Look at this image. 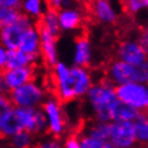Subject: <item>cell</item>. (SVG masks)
<instances>
[{"instance_id": "obj_1", "label": "cell", "mask_w": 148, "mask_h": 148, "mask_svg": "<svg viewBox=\"0 0 148 148\" xmlns=\"http://www.w3.org/2000/svg\"><path fill=\"white\" fill-rule=\"evenodd\" d=\"M86 97L97 122L110 123L112 112L118 103L116 87L108 79H103L98 83L92 84Z\"/></svg>"}, {"instance_id": "obj_2", "label": "cell", "mask_w": 148, "mask_h": 148, "mask_svg": "<svg viewBox=\"0 0 148 148\" xmlns=\"http://www.w3.org/2000/svg\"><path fill=\"white\" fill-rule=\"evenodd\" d=\"M92 84H93V75L89 69L72 65L68 79L63 84H57L55 92L60 101L70 102L75 98L86 97Z\"/></svg>"}, {"instance_id": "obj_3", "label": "cell", "mask_w": 148, "mask_h": 148, "mask_svg": "<svg viewBox=\"0 0 148 148\" xmlns=\"http://www.w3.org/2000/svg\"><path fill=\"white\" fill-rule=\"evenodd\" d=\"M107 79L113 84L114 87L122 86L127 83H142L147 84L148 82V64L133 66L131 64L116 60L110 62L107 69Z\"/></svg>"}, {"instance_id": "obj_4", "label": "cell", "mask_w": 148, "mask_h": 148, "mask_svg": "<svg viewBox=\"0 0 148 148\" xmlns=\"http://www.w3.org/2000/svg\"><path fill=\"white\" fill-rule=\"evenodd\" d=\"M47 99V90L35 80L23 84L14 90H10L9 101L13 107L19 108H39Z\"/></svg>"}, {"instance_id": "obj_5", "label": "cell", "mask_w": 148, "mask_h": 148, "mask_svg": "<svg viewBox=\"0 0 148 148\" xmlns=\"http://www.w3.org/2000/svg\"><path fill=\"white\" fill-rule=\"evenodd\" d=\"M117 99L138 112H144L148 108V87L142 83H127L116 87Z\"/></svg>"}, {"instance_id": "obj_6", "label": "cell", "mask_w": 148, "mask_h": 148, "mask_svg": "<svg viewBox=\"0 0 148 148\" xmlns=\"http://www.w3.org/2000/svg\"><path fill=\"white\" fill-rule=\"evenodd\" d=\"M42 110L47 119V127L54 138H58L65 132V118L63 114L62 104L57 98H47L42 104Z\"/></svg>"}, {"instance_id": "obj_7", "label": "cell", "mask_w": 148, "mask_h": 148, "mask_svg": "<svg viewBox=\"0 0 148 148\" xmlns=\"http://www.w3.org/2000/svg\"><path fill=\"white\" fill-rule=\"evenodd\" d=\"M20 125L23 131L29 132L30 134H43L48 131L47 119L43 110L39 108H19L14 107Z\"/></svg>"}, {"instance_id": "obj_8", "label": "cell", "mask_w": 148, "mask_h": 148, "mask_svg": "<svg viewBox=\"0 0 148 148\" xmlns=\"http://www.w3.org/2000/svg\"><path fill=\"white\" fill-rule=\"evenodd\" d=\"M34 25V20L21 13L16 23L0 29V44L6 50L18 49L23 33Z\"/></svg>"}, {"instance_id": "obj_9", "label": "cell", "mask_w": 148, "mask_h": 148, "mask_svg": "<svg viewBox=\"0 0 148 148\" xmlns=\"http://www.w3.org/2000/svg\"><path fill=\"white\" fill-rule=\"evenodd\" d=\"M108 140L114 148H134L137 142L133 122H110Z\"/></svg>"}, {"instance_id": "obj_10", "label": "cell", "mask_w": 148, "mask_h": 148, "mask_svg": "<svg viewBox=\"0 0 148 148\" xmlns=\"http://www.w3.org/2000/svg\"><path fill=\"white\" fill-rule=\"evenodd\" d=\"M117 58L127 64L139 66L147 63V50L133 39L123 40L117 47Z\"/></svg>"}, {"instance_id": "obj_11", "label": "cell", "mask_w": 148, "mask_h": 148, "mask_svg": "<svg viewBox=\"0 0 148 148\" xmlns=\"http://www.w3.org/2000/svg\"><path fill=\"white\" fill-rule=\"evenodd\" d=\"M93 60V45L86 36H80L74 42L72 63L75 66L87 68Z\"/></svg>"}, {"instance_id": "obj_12", "label": "cell", "mask_w": 148, "mask_h": 148, "mask_svg": "<svg viewBox=\"0 0 148 148\" xmlns=\"http://www.w3.org/2000/svg\"><path fill=\"white\" fill-rule=\"evenodd\" d=\"M40 34V55L48 65L53 66L55 63L59 62V51L57 44V36L51 35L45 29H39Z\"/></svg>"}, {"instance_id": "obj_13", "label": "cell", "mask_w": 148, "mask_h": 148, "mask_svg": "<svg viewBox=\"0 0 148 148\" xmlns=\"http://www.w3.org/2000/svg\"><path fill=\"white\" fill-rule=\"evenodd\" d=\"M4 77L5 84L8 90H14L23 84L33 80L34 77V69L33 66H25V68H15V69H5L1 73Z\"/></svg>"}, {"instance_id": "obj_14", "label": "cell", "mask_w": 148, "mask_h": 148, "mask_svg": "<svg viewBox=\"0 0 148 148\" xmlns=\"http://www.w3.org/2000/svg\"><path fill=\"white\" fill-rule=\"evenodd\" d=\"M83 21V15L79 9L69 6L58 12V23L60 32H74L77 30Z\"/></svg>"}, {"instance_id": "obj_15", "label": "cell", "mask_w": 148, "mask_h": 148, "mask_svg": "<svg viewBox=\"0 0 148 148\" xmlns=\"http://www.w3.org/2000/svg\"><path fill=\"white\" fill-rule=\"evenodd\" d=\"M18 49L24 51L30 55H36L40 57V34L39 28L33 25L29 29H27L20 38V43Z\"/></svg>"}, {"instance_id": "obj_16", "label": "cell", "mask_w": 148, "mask_h": 148, "mask_svg": "<svg viewBox=\"0 0 148 148\" xmlns=\"http://www.w3.org/2000/svg\"><path fill=\"white\" fill-rule=\"evenodd\" d=\"M93 13L102 24L110 25L118 19V12L110 0H94Z\"/></svg>"}, {"instance_id": "obj_17", "label": "cell", "mask_w": 148, "mask_h": 148, "mask_svg": "<svg viewBox=\"0 0 148 148\" xmlns=\"http://www.w3.org/2000/svg\"><path fill=\"white\" fill-rule=\"evenodd\" d=\"M39 59L36 55H30L19 49L8 50V59H6L5 69H15V68H25L33 66V64Z\"/></svg>"}, {"instance_id": "obj_18", "label": "cell", "mask_w": 148, "mask_h": 148, "mask_svg": "<svg viewBox=\"0 0 148 148\" xmlns=\"http://www.w3.org/2000/svg\"><path fill=\"white\" fill-rule=\"evenodd\" d=\"M139 114L137 109L118 101L112 112V122H134Z\"/></svg>"}, {"instance_id": "obj_19", "label": "cell", "mask_w": 148, "mask_h": 148, "mask_svg": "<svg viewBox=\"0 0 148 148\" xmlns=\"http://www.w3.org/2000/svg\"><path fill=\"white\" fill-rule=\"evenodd\" d=\"M20 8L30 19H40L47 12V3L45 0H21Z\"/></svg>"}, {"instance_id": "obj_20", "label": "cell", "mask_w": 148, "mask_h": 148, "mask_svg": "<svg viewBox=\"0 0 148 148\" xmlns=\"http://www.w3.org/2000/svg\"><path fill=\"white\" fill-rule=\"evenodd\" d=\"M133 131L137 143L146 144L148 142V117L146 113H140L133 122Z\"/></svg>"}, {"instance_id": "obj_21", "label": "cell", "mask_w": 148, "mask_h": 148, "mask_svg": "<svg viewBox=\"0 0 148 148\" xmlns=\"http://www.w3.org/2000/svg\"><path fill=\"white\" fill-rule=\"evenodd\" d=\"M40 19H42L43 29H45L48 33H50L54 36L59 35L60 29H59V23H58V12H55L53 9H48Z\"/></svg>"}, {"instance_id": "obj_22", "label": "cell", "mask_w": 148, "mask_h": 148, "mask_svg": "<svg viewBox=\"0 0 148 148\" xmlns=\"http://www.w3.org/2000/svg\"><path fill=\"white\" fill-rule=\"evenodd\" d=\"M34 143V136L27 131H20L10 137V144L13 148H30Z\"/></svg>"}, {"instance_id": "obj_23", "label": "cell", "mask_w": 148, "mask_h": 148, "mask_svg": "<svg viewBox=\"0 0 148 148\" xmlns=\"http://www.w3.org/2000/svg\"><path fill=\"white\" fill-rule=\"evenodd\" d=\"M87 136L99 140H108L109 139V123H97L92 124L87 131Z\"/></svg>"}, {"instance_id": "obj_24", "label": "cell", "mask_w": 148, "mask_h": 148, "mask_svg": "<svg viewBox=\"0 0 148 148\" xmlns=\"http://www.w3.org/2000/svg\"><path fill=\"white\" fill-rule=\"evenodd\" d=\"M70 72V66L66 63L59 60L53 65V75H54V82L57 84H63L68 79Z\"/></svg>"}, {"instance_id": "obj_25", "label": "cell", "mask_w": 148, "mask_h": 148, "mask_svg": "<svg viewBox=\"0 0 148 148\" xmlns=\"http://www.w3.org/2000/svg\"><path fill=\"white\" fill-rule=\"evenodd\" d=\"M79 144H80V148H114L110 144L109 140L94 139L88 137L87 134H84L79 138Z\"/></svg>"}, {"instance_id": "obj_26", "label": "cell", "mask_w": 148, "mask_h": 148, "mask_svg": "<svg viewBox=\"0 0 148 148\" xmlns=\"http://www.w3.org/2000/svg\"><path fill=\"white\" fill-rule=\"evenodd\" d=\"M124 6L129 14L134 15V14H139L144 9H147L148 0H124Z\"/></svg>"}, {"instance_id": "obj_27", "label": "cell", "mask_w": 148, "mask_h": 148, "mask_svg": "<svg viewBox=\"0 0 148 148\" xmlns=\"http://www.w3.org/2000/svg\"><path fill=\"white\" fill-rule=\"evenodd\" d=\"M13 108V104L9 101V97L6 94L0 93V123L4 119V117L8 114Z\"/></svg>"}, {"instance_id": "obj_28", "label": "cell", "mask_w": 148, "mask_h": 148, "mask_svg": "<svg viewBox=\"0 0 148 148\" xmlns=\"http://www.w3.org/2000/svg\"><path fill=\"white\" fill-rule=\"evenodd\" d=\"M72 3L73 0H48L50 9L55 10V12H59L64 8H69V6H72Z\"/></svg>"}, {"instance_id": "obj_29", "label": "cell", "mask_w": 148, "mask_h": 148, "mask_svg": "<svg viewBox=\"0 0 148 148\" xmlns=\"http://www.w3.org/2000/svg\"><path fill=\"white\" fill-rule=\"evenodd\" d=\"M36 148H63L60 140H59L58 138H45L43 139L42 142H40L38 146H36Z\"/></svg>"}, {"instance_id": "obj_30", "label": "cell", "mask_w": 148, "mask_h": 148, "mask_svg": "<svg viewBox=\"0 0 148 148\" xmlns=\"http://www.w3.org/2000/svg\"><path fill=\"white\" fill-rule=\"evenodd\" d=\"M21 5V0H0V8L19 10Z\"/></svg>"}, {"instance_id": "obj_31", "label": "cell", "mask_w": 148, "mask_h": 148, "mask_svg": "<svg viewBox=\"0 0 148 148\" xmlns=\"http://www.w3.org/2000/svg\"><path fill=\"white\" fill-rule=\"evenodd\" d=\"M63 148H80L79 144V138L77 136H69L66 137L64 144H63Z\"/></svg>"}, {"instance_id": "obj_32", "label": "cell", "mask_w": 148, "mask_h": 148, "mask_svg": "<svg viewBox=\"0 0 148 148\" xmlns=\"http://www.w3.org/2000/svg\"><path fill=\"white\" fill-rule=\"evenodd\" d=\"M6 59H8V50L0 44V72H4L5 70Z\"/></svg>"}, {"instance_id": "obj_33", "label": "cell", "mask_w": 148, "mask_h": 148, "mask_svg": "<svg viewBox=\"0 0 148 148\" xmlns=\"http://www.w3.org/2000/svg\"><path fill=\"white\" fill-rule=\"evenodd\" d=\"M140 45H142L144 49H146L148 51V30L147 29H144V32H143V34L139 36V40H137Z\"/></svg>"}, {"instance_id": "obj_34", "label": "cell", "mask_w": 148, "mask_h": 148, "mask_svg": "<svg viewBox=\"0 0 148 148\" xmlns=\"http://www.w3.org/2000/svg\"><path fill=\"white\" fill-rule=\"evenodd\" d=\"M8 92H9V90H8V88H6L4 77H3V74L0 73V93H1V94H6Z\"/></svg>"}, {"instance_id": "obj_35", "label": "cell", "mask_w": 148, "mask_h": 148, "mask_svg": "<svg viewBox=\"0 0 148 148\" xmlns=\"http://www.w3.org/2000/svg\"><path fill=\"white\" fill-rule=\"evenodd\" d=\"M6 12L8 9H4V8H0V29L4 27V20H5V15H6Z\"/></svg>"}, {"instance_id": "obj_36", "label": "cell", "mask_w": 148, "mask_h": 148, "mask_svg": "<svg viewBox=\"0 0 148 148\" xmlns=\"http://www.w3.org/2000/svg\"><path fill=\"white\" fill-rule=\"evenodd\" d=\"M86 1H94V0H86Z\"/></svg>"}]
</instances>
